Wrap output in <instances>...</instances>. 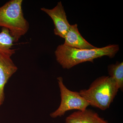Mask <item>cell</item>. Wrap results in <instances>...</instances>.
Segmentation results:
<instances>
[{
  "instance_id": "6da1fadb",
  "label": "cell",
  "mask_w": 123,
  "mask_h": 123,
  "mask_svg": "<svg viewBox=\"0 0 123 123\" xmlns=\"http://www.w3.org/2000/svg\"><path fill=\"white\" fill-rule=\"evenodd\" d=\"M119 50L118 45H109L104 47L92 49L73 48L64 44L57 47L55 55L57 62L64 69H69L77 65L104 56L113 58Z\"/></svg>"
},
{
  "instance_id": "7a4b0ae2",
  "label": "cell",
  "mask_w": 123,
  "mask_h": 123,
  "mask_svg": "<svg viewBox=\"0 0 123 123\" xmlns=\"http://www.w3.org/2000/svg\"><path fill=\"white\" fill-rule=\"evenodd\" d=\"M118 90L111 78L102 76L95 79L88 89L81 90L79 92L90 105L104 111L110 107Z\"/></svg>"
},
{
  "instance_id": "3957f363",
  "label": "cell",
  "mask_w": 123,
  "mask_h": 123,
  "mask_svg": "<svg viewBox=\"0 0 123 123\" xmlns=\"http://www.w3.org/2000/svg\"><path fill=\"white\" fill-rule=\"evenodd\" d=\"M22 0H11L0 7V27L9 31L15 43L25 35L29 29L22 9Z\"/></svg>"
},
{
  "instance_id": "277c9868",
  "label": "cell",
  "mask_w": 123,
  "mask_h": 123,
  "mask_svg": "<svg viewBox=\"0 0 123 123\" xmlns=\"http://www.w3.org/2000/svg\"><path fill=\"white\" fill-rule=\"evenodd\" d=\"M57 79L60 91L61 102L58 109L51 113V117L55 118L61 117L69 110H86L89 104L80 95L79 92L69 90L64 85L62 77H59Z\"/></svg>"
},
{
  "instance_id": "5b68a950",
  "label": "cell",
  "mask_w": 123,
  "mask_h": 123,
  "mask_svg": "<svg viewBox=\"0 0 123 123\" xmlns=\"http://www.w3.org/2000/svg\"><path fill=\"white\" fill-rule=\"evenodd\" d=\"M41 10L53 20L55 25L54 31L55 35L64 38L70 25L67 19L66 12L61 1L58 2L53 9L42 8Z\"/></svg>"
},
{
  "instance_id": "8992f818",
  "label": "cell",
  "mask_w": 123,
  "mask_h": 123,
  "mask_svg": "<svg viewBox=\"0 0 123 123\" xmlns=\"http://www.w3.org/2000/svg\"><path fill=\"white\" fill-rule=\"evenodd\" d=\"M17 69L11 56L0 52V106L4 100L5 85Z\"/></svg>"
},
{
  "instance_id": "52a82bcc",
  "label": "cell",
  "mask_w": 123,
  "mask_h": 123,
  "mask_svg": "<svg viewBox=\"0 0 123 123\" xmlns=\"http://www.w3.org/2000/svg\"><path fill=\"white\" fill-rule=\"evenodd\" d=\"M77 24L70 25L64 37L63 44L66 46L80 49H92L97 47L87 42L79 33Z\"/></svg>"
},
{
  "instance_id": "ba28073f",
  "label": "cell",
  "mask_w": 123,
  "mask_h": 123,
  "mask_svg": "<svg viewBox=\"0 0 123 123\" xmlns=\"http://www.w3.org/2000/svg\"><path fill=\"white\" fill-rule=\"evenodd\" d=\"M66 123H109L93 110L87 109L72 113L66 118Z\"/></svg>"
},
{
  "instance_id": "9c48e42d",
  "label": "cell",
  "mask_w": 123,
  "mask_h": 123,
  "mask_svg": "<svg viewBox=\"0 0 123 123\" xmlns=\"http://www.w3.org/2000/svg\"><path fill=\"white\" fill-rule=\"evenodd\" d=\"M15 43L13 37L9 31L5 28H2L0 32V52L12 56L15 53V50L12 49L13 43Z\"/></svg>"
},
{
  "instance_id": "30bf717a",
  "label": "cell",
  "mask_w": 123,
  "mask_h": 123,
  "mask_svg": "<svg viewBox=\"0 0 123 123\" xmlns=\"http://www.w3.org/2000/svg\"><path fill=\"white\" fill-rule=\"evenodd\" d=\"M108 71L110 77L116 83L118 89L123 90V63L117 62L115 64L108 66Z\"/></svg>"
}]
</instances>
